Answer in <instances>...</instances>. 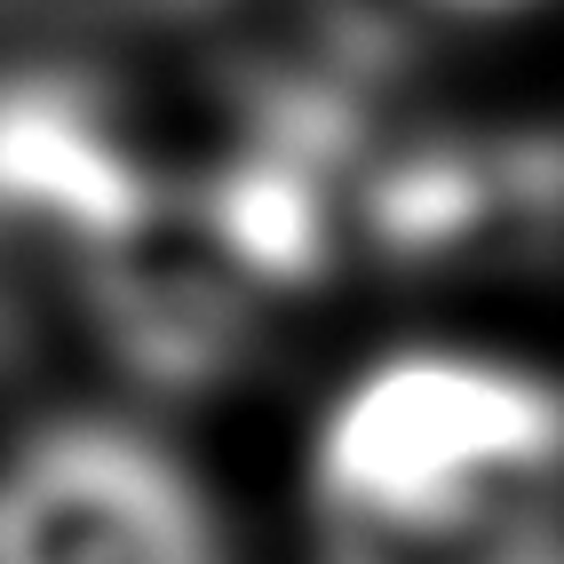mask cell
Listing matches in <instances>:
<instances>
[{"label":"cell","instance_id":"cell-1","mask_svg":"<svg viewBox=\"0 0 564 564\" xmlns=\"http://www.w3.org/2000/svg\"><path fill=\"white\" fill-rule=\"evenodd\" d=\"M254 501L271 564H564V358L390 326L311 373Z\"/></svg>","mask_w":564,"mask_h":564},{"label":"cell","instance_id":"cell-2","mask_svg":"<svg viewBox=\"0 0 564 564\" xmlns=\"http://www.w3.org/2000/svg\"><path fill=\"white\" fill-rule=\"evenodd\" d=\"M0 564H271L262 501L175 413L56 390L0 413Z\"/></svg>","mask_w":564,"mask_h":564}]
</instances>
